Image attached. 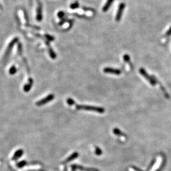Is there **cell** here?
Masks as SVG:
<instances>
[{
	"label": "cell",
	"instance_id": "cell-15",
	"mask_svg": "<svg viewBox=\"0 0 171 171\" xmlns=\"http://www.w3.org/2000/svg\"><path fill=\"white\" fill-rule=\"evenodd\" d=\"M27 162L25 161V160H23V161H22L21 162H18V163H17V164H16V166L18 168H22L24 166H25L26 165H27Z\"/></svg>",
	"mask_w": 171,
	"mask_h": 171
},
{
	"label": "cell",
	"instance_id": "cell-23",
	"mask_svg": "<svg viewBox=\"0 0 171 171\" xmlns=\"http://www.w3.org/2000/svg\"><path fill=\"white\" fill-rule=\"evenodd\" d=\"M58 17H59V18H63V17L64 16V13L63 12H61V11H60V12H59V13H58Z\"/></svg>",
	"mask_w": 171,
	"mask_h": 171
},
{
	"label": "cell",
	"instance_id": "cell-19",
	"mask_svg": "<svg viewBox=\"0 0 171 171\" xmlns=\"http://www.w3.org/2000/svg\"><path fill=\"white\" fill-rule=\"evenodd\" d=\"M9 72H10V74H11V75L14 74L15 73L17 72V69H16V67H15L14 66H12L11 68H10Z\"/></svg>",
	"mask_w": 171,
	"mask_h": 171
},
{
	"label": "cell",
	"instance_id": "cell-9",
	"mask_svg": "<svg viewBox=\"0 0 171 171\" xmlns=\"http://www.w3.org/2000/svg\"><path fill=\"white\" fill-rule=\"evenodd\" d=\"M78 156H79L78 153L77 152H74L73 153H72V154H71L70 156H69L63 162V164H66V163H68V162L72 161H73V160H74L76 158H77L78 157Z\"/></svg>",
	"mask_w": 171,
	"mask_h": 171
},
{
	"label": "cell",
	"instance_id": "cell-16",
	"mask_svg": "<svg viewBox=\"0 0 171 171\" xmlns=\"http://www.w3.org/2000/svg\"><path fill=\"white\" fill-rule=\"evenodd\" d=\"M49 55H50L51 57L52 58V59H55L56 58L55 53L54 52L53 49H52L51 47L49 48Z\"/></svg>",
	"mask_w": 171,
	"mask_h": 171
},
{
	"label": "cell",
	"instance_id": "cell-14",
	"mask_svg": "<svg viewBox=\"0 0 171 171\" xmlns=\"http://www.w3.org/2000/svg\"><path fill=\"white\" fill-rule=\"evenodd\" d=\"M123 59H124L125 62L129 63V64L130 66L131 69H133V65L131 64V63L130 62V56L128 54H125L124 56H123Z\"/></svg>",
	"mask_w": 171,
	"mask_h": 171
},
{
	"label": "cell",
	"instance_id": "cell-10",
	"mask_svg": "<svg viewBox=\"0 0 171 171\" xmlns=\"http://www.w3.org/2000/svg\"><path fill=\"white\" fill-rule=\"evenodd\" d=\"M33 84V81L32 78H29L28 80V83L26 84L23 87V90L25 92H28L31 89V88Z\"/></svg>",
	"mask_w": 171,
	"mask_h": 171
},
{
	"label": "cell",
	"instance_id": "cell-22",
	"mask_svg": "<svg viewBox=\"0 0 171 171\" xmlns=\"http://www.w3.org/2000/svg\"><path fill=\"white\" fill-rule=\"evenodd\" d=\"M171 35V27L170 28V29H169L167 32L165 34V36L166 37H169Z\"/></svg>",
	"mask_w": 171,
	"mask_h": 171
},
{
	"label": "cell",
	"instance_id": "cell-3",
	"mask_svg": "<svg viewBox=\"0 0 171 171\" xmlns=\"http://www.w3.org/2000/svg\"><path fill=\"white\" fill-rule=\"evenodd\" d=\"M54 99V95L53 94H49L45 97H44V98L41 99L40 100L38 101L36 103V105L38 106H42L49 103L52 100H53Z\"/></svg>",
	"mask_w": 171,
	"mask_h": 171
},
{
	"label": "cell",
	"instance_id": "cell-8",
	"mask_svg": "<svg viewBox=\"0 0 171 171\" xmlns=\"http://www.w3.org/2000/svg\"><path fill=\"white\" fill-rule=\"evenodd\" d=\"M24 151L23 149H19V150H17L16 151V152L14 153V155L13 156V157L12 158V160L13 161H16L17 160H18L19 158L22 156V155H23Z\"/></svg>",
	"mask_w": 171,
	"mask_h": 171
},
{
	"label": "cell",
	"instance_id": "cell-1",
	"mask_svg": "<svg viewBox=\"0 0 171 171\" xmlns=\"http://www.w3.org/2000/svg\"><path fill=\"white\" fill-rule=\"evenodd\" d=\"M75 107L78 110H84L86 111H94L98 113L103 114L105 112V110L103 107L94 106L90 105H77L75 104Z\"/></svg>",
	"mask_w": 171,
	"mask_h": 171
},
{
	"label": "cell",
	"instance_id": "cell-24",
	"mask_svg": "<svg viewBox=\"0 0 171 171\" xmlns=\"http://www.w3.org/2000/svg\"><path fill=\"white\" fill-rule=\"evenodd\" d=\"M46 37L47 38V39H48V40H54V39H53L54 38L53 37H52V36H51L47 35V36H46Z\"/></svg>",
	"mask_w": 171,
	"mask_h": 171
},
{
	"label": "cell",
	"instance_id": "cell-21",
	"mask_svg": "<svg viewBox=\"0 0 171 171\" xmlns=\"http://www.w3.org/2000/svg\"><path fill=\"white\" fill-rule=\"evenodd\" d=\"M95 154L96 155L100 156L101 154H102V151H101L100 148H99L98 147H95Z\"/></svg>",
	"mask_w": 171,
	"mask_h": 171
},
{
	"label": "cell",
	"instance_id": "cell-7",
	"mask_svg": "<svg viewBox=\"0 0 171 171\" xmlns=\"http://www.w3.org/2000/svg\"><path fill=\"white\" fill-rule=\"evenodd\" d=\"M104 72L105 73H109V74H113L115 75H120L121 73V70L120 69L109 68V67H106L104 69Z\"/></svg>",
	"mask_w": 171,
	"mask_h": 171
},
{
	"label": "cell",
	"instance_id": "cell-4",
	"mask_svg": "<svg viewBox=\"0 0 171 171\" xmlns=\"http://www.w3.org/2000/svg\"><path fill=\"white\" fill-rule=\"evenodd\" d=\"M125 7H126V5H125V3H121L120 5H119L115 18V20L117 22H119L121 20V17H122V16L123 12H124Z\"/></svg>",
	"mask_w": 171,
	"mask_h": 171
},
{
	"label": "cell",
	"instance_id": "cell-12",
	"mask_svg": "<svg viewBox=\"0 0 171 171\" xmlns=\"http://www.w3.org/2000/svg\"><path fill=\"white\" fill-rule=\"evenodd\" d=\"M161 162H162V158H158V159L155 165L153 166V167L152 169H151V171H155L156 170H157V169H158V167H159L160 165L161 164Z\"/></svg>",
	"mask_w": 171,
	"mask_h": 171
},
{
	"label": "cell",
	"instance_id": "cell-13",
	"mask_svg": "<svg viewBox=\"0 0 171 171\" xmlns=\"http://www.w3.org/2000/svg\"><path fill=\"white\" fill-rule=\"evenodd\" d=\"M37 19L38 21H40L42 19V7L41 6H39L37 8Z\"/></svg>",
	"mask_w": 171,
	"mask_h": 171
},
{
	"label": "cell",
	"instance_id": "cell-18",
	"mask_svg": "<svg viewBox=\"0 0 171 171\" xmlns=\"http://www.w3.org/2000/svg\"><path fill=\"white\" fill-rule=\"evenodd\" d=\"M113 132H114V133L116 135H118V136L124 135V134H123V133L121 132V131L120 130H119L118 129H114V130H113Z\"/></svg>",
	"mask_w": 171,
	"mask_h": 171
},
{
	"label": "cell",
	"instance_id": "cell-6",
	"mask_svg": "<svg viewBox=\"0 0 171 171\" xmlns=\"http://www.w3.org/2000/svg\"><path fill=\"white\" fill-rule=\"evenodd\" d=\"M71 168H74L75 170H79L82 171H100L99 170L94 168H86L83 166L78 165V164H72L71 166Z\"/></svg>",
	"mask_w": 171,
	"mask_h": 171
},
{
	"label": "cell",
	"instance_id": "cell-11",
	"mask_svg": "<svg viewBox=\"0 0 171 171\" xmlns=\"http://www.w3.org/2000/svg\"><path fill=\"white\" fill-rule=\"evenodd\" d=\"M114 0H107V2H106L105 5L104 6L103 8V12H106L109 10V8L111 7L112 3H113Z\"/></svg>",
	"mask_w": 171,
	"mask_h": 171
},
{
	"label": "cell",
	"instance_id": "cell-20",
	"mask_svg": "<svg viewBox=\"0 0 171 171\" xmlns=\"http://www.w3.org/2000/svg\"><path fill=\"white\" fill-rule=\"evenodd\" d=\"M66 102H67V104H68L69 105H70V106H72V105H75V101H74V100H73V99H71V98H69V99H67Z\"/></svg>",
	"mask_w": 171,
	"mask_h": 171
},
{
	"label": "cell",
	"instance_id": "cell-5",
	"mask_svg": "<svg viewBox=\"0 0 171 171\" xmlns=\"http://www.w3.org/2000/svg\"><path fill=\"white\" fill-rule=\"evenodd\" d=\"M18 38H14L13 39L11 42L10 43V44L9 45H8L6 51L5 55H4V59H6V58L8 57V55H10L11 52L12 51L13 47L14 44L18 42Z\"/></svg>",
	"mask_w": 171,
	"mask_h": 171
},
{
	"label": "cell",
	"instance_id": "cell-17",
	"mask_svg": "<svg viewBox=\"0 0 171 171\" xmlns=\"http://www.w3.org/2000/svg\"><path fill=\"white\" fill-rule=\"evenodd\" d=\"M70 7L71 9H76V8H78L79 7V4L77 1H76L74 3H71L70 6Z\"/></svg>",
	"mask_w": 171,
	"mask_h": 171
},
{
	"label": "cell",
	"instance_id": "cell-2",
	"mask_svg": "<svg viewBox=\"0 0 171 171\" xmlns=\"http://www.w3.org/2000/svg\"><path fill=\"white\" fill-rule=\"evenodd\" d=\"M139 71H140V74H141V75H142V76L144 77L147 80L149 83H150L151 85L155 86V85H156L157 84H159V86L161 85V83H159V81L156 78L153 76V75L150 76V75H149L147 73V71L145 70V69L140 68V70H139Z\"/></svg>",
	"mask_w": 171,
	"mask_h": 171
},
{
	"label": "cell",
	"instance_id": "cell-27",
	"mask_svg": "<svg viewBox=\"0 0 171 171\" xmlns=\"http://www.w3.org/2000/svg\"><path fill=\"white\" fill-rule=\"evenodd\" d=\"M39 171H43V170H39Z\"/></svg>",
	"mask_w": 171,
	"mask_h": 171
},
{
	"label": "cell",
	"instance_id": "cell-26",
	"mask_svg": "<svg viewBox=\"0 0 171 171\" xmlns=\"http://www.w3.org/2000/svg\"><path fill=\"white\" fill-rule=\"evenodd\" d=\"M76 171V170H75V169H74V168H71V171Z\"/></svg>",
	"mask_w": 171,
	"mask_h": 171
},
{
	"label": "cell",
	"instance_id": "cell-25",
	"mask_svg": "<svg viewBox=\"0 0 171 171\" xmlns=\"http://www.w3.org/2000/svg\"><path fill=\"white\" fill-rule=\"evenodd\" d=\"M130 171H138L137 170H135V169L131 168V169H130Z\"/></svg>",
	"mask_w": 171,
	"mask_h": 171
}]
</instances>
